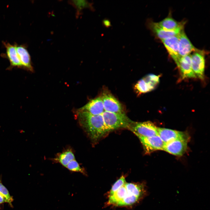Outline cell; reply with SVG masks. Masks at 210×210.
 <instances>
[{
    "label": "cell",
    "mask_w": 210,
    "mask_h": 210,
    "mask_svg": "<svg viewBox=\"0 0 210 210\" xmlns=\"http://www.w3.org/2000/svg\"><path fill=\"white\" fill-rule=\"evenodd\" d=\"M125 177L122 176L113 185L108 194V196L113 194L120 188L124 186L126 183Z\"/></svg>",
    "instance_id": "cell-23"
},
{
    "label": "cell",
    "mask_w": 210,
    "mask_h": 210,
    "mask_svg": "<svg viewBox=\"0 0 210 210\" xmlns=\"http://www.w3.org/2000/svg\"><path fill=\"white\" fill-rule=\"evenodd\" d=\"M76 111L86 112L94 115L102 114L104 111L102 97H99L91 100Z\"/></svg>",
    "instance_id": "cell-10"
},
{
    "label": "cell",
    "mask_w": 210,
    "mask_h": 210,
    "mask_svg": "<svg viewBox=\"0 0 210 210\" xmlns=\"http://www.w3.org/2000/svg\"><path fill=\"white\" fill-rule=\"evenodd\" d=\"M188 140L178 139L165 143L163 150L175 155L181 156L186 150Z\"/></svg>",
    "instance_id": "cell-7"
},
{
    "label": "cell",
    "mask_w": 210,
    "mask_h": 210,
    "mask_svg": "<svg viewBox=\"0 0 210 210\" xmlns=\"http://www.w3.org/2000/svg\"><path fill=\"white\" fill-rule=\"evenodd\" d=\"M161 41L168 52L177 64L181 58L178 54V36Z\"/></svg>",
    "instance_id": "cell-16"
},
{
    "label": "cell",
    "mask_w": 210,
    "mask_h": 210,
    "mask_svg": "<svg viewBox=\"0 0 210 210\" xmlns=\"http://www.w3.org/2000/svg\"><path fill=\"white\" fill-rule=\"evenodd\" d=\"M102 115L108 132L120 128H129L133 122L124 112L115 113L104 111Z\"/></svg>",
    "instance_id": "cell-2"
},
{
    "label": "cell",
    "mask_w": 210,
    "mask_h": 210,
    "mask_svg": "<svg viewBox=\"0 0 210 210\" xmlns=\"http://www.w3.org/2000/svg\"><path fill=\"white\" fill-rule=\"evenodd\" d=\"M158 128L152 122L146 121L132 122L129 129L136 135L149 137L158 135Z\"/></svg>",
    "instance_id": "cell-3"
},
{
    "label": "cell",
    "mask_w": 210,
    "mask_h": 210,
    "mask_svg": "<svg viewBox=\"0 0 210 210\" xmlns=\"http://www.w3.org/2000/svg\"><path fill=\"white\" fill-rule=\"evenodd\" d=\"M127 194V191L124 185L113 194L108 196V200L107 205L117 206Z\"/></svg>",
    "instance_id": "cell-19"
},
{
    "label": "cell",
    "mask_w": 210,
    "mask_h": 210,
    "mask_svg": "<svg viewBox=\"0 0 210 210\" xmlns=\"http://www.w3.org/2000/svg\"><path fill=\"white\" fill-rule=\"evenodd\" d=\"M155 23L162 29L168 31L175 30L185 24L184 22L176 21L171 16H168L161 21Z\"/></svg>",
    "instance_id": "cell-18"
},
{
    "label": "cell",
    "mask_w": 210,
    "mask_h": 210,
    "mask_svg": "<svg viewBox=\"0 0 210 210\" xmlns=\"http://www.w3.org/2000/svg\"><path fill=\"white\" fill-rule=\"evenodd\" d=\"M0 194L6 199L7 202L8 203L10 206H12V203L13 199L10 196L7 188L2 184L0 181Z\"/></svg>",
    "instance_id": "cell-25"
},
{
    "label": "cell",
    "mask_w": 210,
    "mask_h": 210,
    "mask_svg": "<svg viewBox=\"0 0 210 210\" xmlns=\"http://www.w3.org/2000/svg\"><path fill=\"white\" fill-rule=\"evenodd\" d=\"M69 3L73 6L76 10V16L78 18L81 14L82 10L85 8H88L91 10L94 11L95 9L93 6V3L86 0H71Z\"/></svg>",
    "instance_id": "cell-20"
},
{
    "label": "cell",
    "mask_w": 210,
    "mask_h": 210,
    "mask_svg": "<svg viewBox=\"0 0 210 210\" xmlns=\"http://www.w3.org/2000/svg\"><path fill=\"white\" fill-rule=\"evenodd\" d=\"M148 28L161 40L178 36L184 29V24L172 31L164 30L158 26L154 22L149 20L146 22Z\"/></svg>",
    "instance_id": "cell-8"
},
{
    "label": "cell",
    "mask_w": 210,
    "mask_h": 210,
    "mask_svg": "<svg viewBox=\"0 0 210 210\" xmlns=\"http://www.w3.org/2000/svg\"><path fill=\"white\" fill-rule=\"evenodd\" d=\"M17 52L23 69L30 72L34 71L30 55L25 45L15 43Z\"/></svg>",
    "instance_id": "cell-14"
},
{
    "label": "cell",
    "mask_w": 210,
    "mask_h": 210,
    "mask_svg": "<svg viewBox=\"0 0 210 210\" xmlns=\"http://www.w3.org/2000/svg\"><path fill=\"white\" fill-rule=\"evenodd\" d=\"M136 135L140 140L146 153H150L158 150H163L165 143L158 135L149 137Z\"/></svg>",
    "instance_id": "cell-6"
},
{
    "label": "cell",
    "mask_w": 210,
    "mask_h": 210,
    "mask_svg": "<svg viewBox=\"0 0 210 210\" xmlns=\"http://www.w3.org/2000/svg\"><path fill=\"white\" fill-rule=\"evenodd\" d=\"M5 202H7V201L4 197L0 194V205Z\"/></svg>",
    "instance_id": "cell-27"
},
{
    "label": "cell",
    "mask_w": 210,
    "mask_h": 210,
    "mask_svg": "<svg viewBox=\"0 0 210 210\" xmlns=\"http://www.w3.org/2000/svg\"><path fill=\"white\" fill-rule=\"evenodd\" d=\"M74 159V154L70 149L58 154L54 159L56 162L60 163L65 167L71 161Z\"/></svg>",
    "instance_id": "cell-21"
},
{
    "label": "cell",
    "mask_w": 210,
    "mask_h": 210,
    "mask_svg": "<svg viewBox=\"0 0 210 210\" xmlns=\"http://www.w3.org/2000/svg\"><path fill=\"white\" fill-rule=\"evenodd\" d=\"M66 168L71 171L79 172L84 175L86 174L84 169L80 167L76 159L71 161L67 165Z\"/></svg>",
    "instance_id": "cell-24"
},
{
    "label": "cell",
    "mask_w": 210,
    "mask_h": 210,
    "mask_svg": "<svg viewBox=\"0 0 210 210\" xmlns=\"http://www.w3.org/2000/svg\"><path fill=\"white\" fill-rule=\"evenodd\" d=\"M103 25L105 27L108 28L111 26V24L110 21L109 19L105 18L102 21Z\"/></svg>",
    "instance_id": "cell-26"
},
{
    "label": "cell",
    "mask_w": 210,
    "mask_h": 210,
    "mask_svg": "<svg viewBox=\"0 0 210 210\" xmlns=\"http://www.w3.org/2000/svg\"><path fill=\"white\" fill-rule=\"evenodd\" d=\"M6 49V52L2 56L7 58L9 61L10 66L9 69L13 68L23 69L22 66L18 56L15 44L12 45L8 42H3Z\"/></svg>",
    "instance_id": "cell-9"
},
{
    "label": "cell",
    "mask_w": 210,
    "mask_h": 210,
    "mask_svg": "<svg viewBox=\"0 0 210 210\" xmlns=\"http://www.w3.org/2000/svg\"><path fill=\"white\" fill-rule=\"evenodd\" d=\"M177 65L180 69L183 78L197 77L192 69L190 54L181 57Z\"/></svg>",
    "instance_id": "cell-15"
},
{
    "label": "cell",
    "mask_w": 210,
    "mask_h": 210,
    "mask_svg": "<svg viewBox=\"0 0 210 210\" xmlns=\"http://www.w3.org/2000/svg\"><path fill=\"white\" fill-rule=\"evenodd\" d=\"M75 115L80 124L92 140L97 141L108 132L102 114L94 115L76 111Z\"/></svg>",
    "instance_id": "cell-1"
},
{
    "label": "cell",
    "mask_w": 210,
    "mask_h": 210,
    "mask_svg": "<svg viewBox=\"0 0 210 210\" xmlns=\"http://www.w3.org/2000/svg\"><path fill=\"white\" fill-rule=\"evenodd\" d=\"M141 200L136 196L127 192V194L123 200L118 205V206H131Z\"/></svg>",
    "instance_id": "cell-22"
},
{
    "label": "cell",
    "mask_w": 210,
    "mask_h": 210,
    "mask_svg": "<svg viewBox=\"0 0 210 210\" xmlns=\"http://www.w3.org/2000/svg\"><path fill=\"white\" fill-rule=\"evenodd\" d=\"M178 54L180 57L190 54L197 50L195 48L186 34L184 29L178 35Z\"/></svg>",
    "instance_id": "cell-12"
},
{
    "label": "cell",
    "mask_w": 210,
    "mask_h": 210,
    "mask_svg": "<svg viewBox=\"0 0 210 210\" xmlns=\"http://www.w3.org/2000/svg\"><path fill=\"white\" fill-rule=\"evenodd\" d=\"M102 97L104 111L115 113L124 112L121 104L111 94H105Z\"/></svg>",
    "instance_id": "cell-13"
},
{
    "label": "cell",
    "mask_w": 210,
    "mask_h": 210,
    "mask_svg": "<svg viewBox=\"0 0 210 210\" xmlns=\"http://www.w3.org/2000/svg\"><path fill=\"white\" fill-rule=\"evenodd\" d=\"M127 192L141 200L148 194L146 184L144 183H127L125 185Z\"/></svg>",
    "instance_id": "cell-17"
},
{
    "label": "cell",
    "mask_w": 210,
    "mask_h": 210,
    "mask_svg": "<svg viewBox=\"0 0 210 210\" xmlns=\"http://www.w3.org/2000/svg\"><path fill=\"white\" fill-rule=\"evenodd\" d=\"M205 53L198 49L191 55L192 69L197 77L203 79L204 78L205 67Z\"/></svg>",
    "instance_id": "cell-4"
},
{
    "label": "cell",
    "mask_w": 210,
    "mask_h": 210,
    "mask_svg": "<svg viewBox=\"0 0 210 210\" xmlns=\"http://www.w3.org/2000/svg\"><path fill=\"white\" fill-rule=\"evenodd\" d=\"M158 135L163 141L166 143L178 139L188 140L189 137L187 133L173 130L165 128H158Z\"/></svg>",
    "instance_id": "cell-11"
},
{
    "label": "cell",
    "mask_w": 210,
    "mask_h": 210,
    "mask_svg": "<svg viewBox=\"0 0 210 210\" xmlns=\"http://www.w3.org/2000/svg\"><path fill=\"white\" fill-rule=\"evenodd\" d=\"M159 82L158 76L149 74L137 82L135 86V89L139 93H146L155 89Z\"/></svg>",
    "instance_id": "cell-5"
}]
</instances>
